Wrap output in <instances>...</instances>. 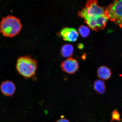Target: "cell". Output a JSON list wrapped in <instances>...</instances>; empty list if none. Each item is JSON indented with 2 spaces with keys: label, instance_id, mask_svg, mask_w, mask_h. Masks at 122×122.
<instances>
[{
  "label": "cell",
  "instance_id": "cell-1",
  "mask_svg": "<svg viewBox=\"0 0 122 122\" xmlns=\"http://www.w3.org/2000/svg\"><path fill=\"white\" fill-rule=\"evenodd\" d=\"M90 27L97 26L105 15V9L99 6L98 1L91 0L87 1L86 6L78 13Z\"/></svg>",
  "mask_w": 122,
  "mask_h": 122
},
{
  "label": "cell",
  "instance_id": "cell-2",
  "mask_svg": "<svg viewBox=\"0 0 122 122\" xmlns=\"http://www.w3.org/2000/svg\"><path fill=\"white\" fill-rule=\"evenodd\" d=\"M22 28L20 20L13 15L3 18L0 23V32L6 37H12L16 36Z\"/></svg>",
  "mask_w": 122,
  "mask_h": 122
},
{
  "label": "cell",
  "instance_id": "cell-3",
  "mask_svg": "<svg viewBox=\"0 0 122 122\" xmlns=\"http://www.w3.org/2000/svg\"><path fill=\"white\" fill-rule=\"evenodd\" d=\"M37 68V61L30 56L20 57L17 61L16 68L18 72L27 78L33 77L35 75Z\"/></svg>",
  "mask_w": 122,
  "mask_h": 122
},
{
  "label": "cell",
  "instance_id": "cell-4",
  "mask_svg": "<svg viewBox=\"0 0 122 122\" xmlns=\"http://www.w3.org/2000/svg\"><path fill=\"white\" fill-rule=\"evenodd\" d=\"M108 19L119 25L122 23V0H115L105 9Z\"/></svg>",
  "mask_w": 122,
  "mask_h": 122
},
{
  "label": "cell",
  "instance_id": "cell-5",
  "mask_svg": "<svg viewBox=\"0 0 122 122\" xmlns=\"http://www.w3.org/2000/svg\"><path fill=\"white\" fill-rule=\"evenodd\" d=\"M61 67L64 72L69 74H73L78 70L79 65L76 59L69 58L62 62Z\"/></svg>",
  "mask_w": 122,
  "mask_h": 122
},
{
  "label": "cell",
  "instance_id": "cell-6",
  "mask_svg": "<svg viewBox=\"0 0 122 122\" xmlns=\"http://www.w3.org/2000/svg\"><path fill=\"white\" fill-rule=\"evenodd\" d=\"M60 34L64 40L70 42H74L78 37V33L75 29L66 27L62 29Z\"/></svg>",
  "mask_w": 122,
  "mask_h": 122
},
{
  "label": "cell",
  "instance_id": "cell-7",
  "mask_svg": "<svg viewBox=\"0 0 122 122\" xmlns=\"http://www.w3.org/2000/svg\"><path fill=\"white\" fill-rule=\"evenodd\" d=\"M0 88L3 94L9 96L13 95L16 90L14 84L10 81H7L3 82L1 84Z\"/></svg>",
  "mask_w": 122,
  "mask_h": 122
},
{
  "label": "cell",
  "instance_id": "cell-8",
  "mask_svg": "<svg viewBox=\"0 0 122 122\" xmlns=\"http://www.w3.org/2000/svg\"><path fill=\"white\" fill-rule=\"evenodd\" d=\"M112 72L110 69L104 66H100L97 71V76L99 78L103 80H107L110 78Z\"/></svg>",
  "mask_w": 122,
  "mask_h": 122
},
{
  "label": "cell",
  "instance_id": "cell-9",
  "mask_svg": "<svg viewBox=\"0 0 122 122\" xmlns=\"http://www.w3.org/2000/svg\"><path fill=\"white\" fill-rule=\"evenodd\" d=\"M93 87L94 90L97 94H103L106 92V86L105 82L103 80H96L94 82Z\"/></svg>",
  "mask_w": 122,
  "mask_h": 122
},
{
  "label": "cell",
  "instance_id": "cell-10",
  "mask_svg": "<svg viewBox=\"0 0 122 122\" xmlns=\"http://www.w3.org/2000/svg\"><path fill=\"white\" fill-rule=\"evenodd\" d=\"M74 48L72 45L66 44L63 46L61 49V53L62 57H68L72 55Z\"/></svg>",
  "mask_w": 122,
  "mask_h": 122
},
{
  "label": "cell",
  "instance_id": "cell-11",
  "mask_svg": "<svg viewBox=\"0 0 122 122\" xmlns=\"http://www.w3.org/2000/svg\"><path fill=\"white\" fill-rule=\"evenodd\" d=\"M79 33L81 36L84 38L87 37L90 33V30L87 26L84 25H81L79 28Z\"/></svg>",
  "mask_w": 122,
  "mask_h": 122
},
{
  "label": "cell",
  "instance_id": "cell-12",
  "mask_svg": "<svg viewBox=\"0 0 122 122\" xmlns=\"http://www.w3.org/2000/svg\"><path fill=\"white\" fill-rule=\"evenodd\" d=\"M120 115L118 110L117 109H114L112 113V119L111 122L114 121L120 122Z\"/></svg>",
  "mask_w": 122,
  "mask_h": 122
},
{
  "label": "cell",
  "instance_id": "cell-13",
  "mask_svg": "<svg viewBox=\"0 0 122 122\" xmlns=\"http://www.w3.org/2000/svg\"><path fill=\"white\" fill-rule=\"evenodd\" d=\"M56 122H70L66 119L62 118L58 120Z\"/></svg>",
  "mask_w": 122,
  "mask_h": 122
},
{
  "label": "cell",
  "instance_id": "cell-14",
  "mask_svg": "<svg viewBox=\"0 0 122 122\" xmlns=\"http://www.w3.org/2000/svg\"><path fill=\"white\" fill-rule=\"evenodd\" d=\"M119 26L122 29V23L121 24H120V25H119Z\"/></svg>",
  "mask_w": 122,
  "mask_h": 122
},
{
  "label": "cell",
  "instance_id": "cell-15",
  "mask_svg": "<svg viewBox=\"0 0 122 122\" xmlns=\"http://www.w3.org/2000/svg\"><path fill=\"white\" fill-rule=\"evenodd\" d=\"M119 76H120V77H122V74H120L119 75Z\"/></svg>",
  "mask_w": 122,
  "mask_h": 122
}]
</instances>
